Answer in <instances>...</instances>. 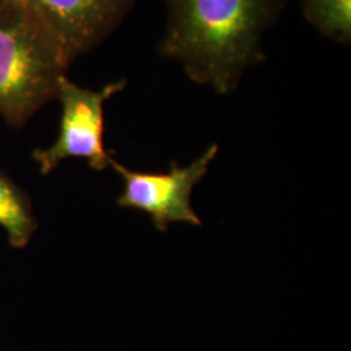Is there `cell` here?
Instances as JSON below:
<instances>
[{"label": "cell", "mask_w": 351, "mask_h": 351, "mask_svg": "<svg viewBox=\"0 0 351 351\" xmlns=\"http://www.w3.org/2000/svg\"><path fill=\"white\" fill-rule=\"evenodd\" d=\"M167 33L160 51L181 62L189 77L219 94L263 60L261 40L284 0H165Z\"/></svg>", "instance_id": "1"}, {"label": "cell", "mask_w": 351, "mask_h": 351, "mask_svg": "<svg viewBox=\"0 0 351 351\" xmlns=\"http://www.w3.org/2000/svg\"><path fill=\"white\" fill-rule=\"evenodd\" d=\"M217 151L219 147L213 145L194 163L188 167L172 163L165 173L134 172L111 158L110 165L124 182L117 204L150 215L155 228L160 232H165L172 223L202 226L190 198L194 186L207 173Z\"/></svg>", "instance_id": "4"}, {"label": "cell", "mask_w": 351, "mask_h": 351, "mask_svg": "<svg viewBox=\"0 0 351 351\" xmlns=\"http://www.w3.org/2000/svg\"><path fill=\"white\" fill-rule=\"evenodd\" d=\"M71 59L37 13L0 0V116L21 128L58 98Z\"/></svg>", "instance_id": "2"}, {"label": "cell", "mask_w": 351, "mask_h": 351, "mask_svg": "<svg viewBox=\"0 0 351 351\" xmlns=\"http://www.w3.org/2000/svg\"><path fill=\"white\" fill-rule=\"evenodd\" d=\"M0 226L16 249L25 247L37 229L29 198L3 172H0Z\"/></svg>", "instance_id": "6"}, {"label": "cell", "mask_w": 351, "mask_h": 351, "mask_svg": "<svg viewBox=\"0 0 351 351\" xmlns=\"http://www.w3.org/2000/svg\"><path fill=\"white\" fill-rule=\"evenodd\" d=\"M125 85V81H116L94 91L64 77L58 93L62 101L58 139L49 149L33 152L42 175H49L68 158L86 159L94 171H104L110 165L112 156L104 146V103Z\"/></svg>", "instance_id": "3"}, {"label": "cell", "mask_w": 351, "mask_h": 351, "mask_svg": "<svg viewBox=\"0 0 351 351\" xmlns=\"http://www.w3.org/2000/svg\"><path fill=\"white\" fill-rule=\"evenodd\" d=\"M303 13L326 37L350 42L351 0H302Z\"/></svg>", "instance_id": "7"}, {"label": "cell", "mask_w": 351, "mask_h": 351, "mask_svg": "<svg viewBox=\"0 0 351 351\" xmlns=\"http://www.w3.org/2000/svg\"><path fill=\"white\" fill-rule=\"evenodd\" d=\"M37 13L73 62L95 49L137 0H20Z\"/></svg>", "instance_id": "5"}]
</instances>
